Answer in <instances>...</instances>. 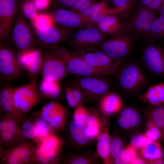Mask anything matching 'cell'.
Instances as JSON below:
<instances>
[{"instance_id":"1","label":"cell","mask_w":164,"mask_h":164,"mask_svg":"<svg viewBox=\"0 0 164 164\" xmlns=\"http://www.w3.org/2000/svg\"><path fill=\"white\" fill-rule=\"evenodd\" d=\"M17 52L33 50L37 48L36 37L31 26L19 8L9 38Z\"/></svg>"},{"instance_id":"2","label":"cell","mask_w":164,"mask_h":164,"mask_svg":"<svg viewBox=\"0 0 164 164\" xmlns=\"http://www.w3.org/2000/svg\"><path fill=\"white\" fill-rule=\"evenodd\" d=\"M116 76L118 86L126 92H133L140 90L147 83L142 67L135 63L124 64Z\"/></svg>"},{"instance_id":"3","label":"cell","mask_w":164,"mask_h":164,"mask_svg":"<svg viewBox=\"0 0 164 164\" xmlns=\"http://www.w3.org/2000/svg\"><path fill=\"white\" fill-rule=\"evenodd\" d=\"M76 53L88 64L103 72L106 76H116L124 64L121 61L111 58L100 49L91 48L77 50Z\"/></svg>"},{"instance_id":"4","label":"cell","mask_w":164,"mask_h":164,"mask_svg":"<svg viewBox=\"0 0 164 164\" xmlns=\"http://www.w3.org/2000/svg\"><path fill=\"white\" fill-rule=\"evenodd\" d=\"M52 48L63 60L68 73L80 77L106 76L103 72L88 64L76 52L59 46Z\"/></svg>"},{"instance_id":"5","label":"cell","mask_w":164,"mask_h":164,"mask_svg":"<svg viewBox=\"0 0 164 164\" xmlns=\"http://www.w3.org/2000/svg\"><path fill=\"white\" fill-rule=\"evenodd\" d=\"M37 80V77L27 84L13 88L15 105L22 113H28L40 101L41 95Z\"/></svg>"},{"instance_id":"6","label":"cell","mask_w":164,"mask_h":164,"mask_svg":"<svg viewBox=\"0 0 164 164\" xmlns=\"http://www.w3.org/2000/svg\"><path fill=\"white\" fill-rule=\"evenodd\" d=\"M37 46L46 50L59 46L67 40L71 32V28L62 26H50L33 29Z\"/></svg>"},{"instance_id":"7","label":"cell","mask_w":164,"mask_h":164,"mask_svg":"<svg viewBox=\"0 0 164 164\" xmlns=\"http://www.w3.org/2000/svg\"><path fill=\"white\" fill-rule=\"evenodd\" d=\"M45 50L43 63L39 73L42 78L60 82L68 73L65 63L53 48Z\"/></svg>"},{"instance_id":"8","label":"cell","mask_w":164,"mask_h":164,"mask_svg":"<svg viewBox=\"0 0 164 164\" xmlns=\"http://www.w3.org/2000/svg\"><path fill=\"white\" fill-rule=\"evenodd\" d=\"M100 49L111 58L122 61L130 53L133 47L131 35L125 32L105 40Z\"/></svg>"},{"instance_id":"9","label":"cell","mask_w":164,"mask_h":164,"mask_svg":"<svg viewBox=\"0 0 164 164\" xmlns=\"http://www.w3.org/2000/svg\"><path fill=\"white\" fill-rule=\"evenodd\" d=\"M23 70L18 61L17 53L8 45L0 44V73L5 81L18 80Z\"/></svg>"},{"instance_id":"10","label":"cell","mask_w":164,"mask_h":164,"mask_svg":"<svg viewBox=\"0 0 164 164\" xmlns=\"http://www.w3.org/2000/svg\"><path fill=\"white\" fill-rule=\"evenodd\" d=\"M19 2V0H0V44L9 39Z\"/></svg>"},{"instance_id":"11","label":"cell","mask_w":164,"mask_h":164,"mask_svg":"<svg viewBox=\"0 0 164 164\" xmlns=\"http://www.w3.org/2000/svg\"><path fill=\"white\" fill-rule=\"evenodd\" d=\"M105 36L97 28L88 26L73 33L71 43L78 48L77 50L95 48L105 40Z\"/></svg>"},{"instance_id":"12","label":"cell","mask_w":164,"mask_h":164,"mask_svg":"<svg viewBox=\"0 0 164 164\" xmlns=\"http://www.w3.org/2000/svg\"><path fill=\"white\" fill-rule=\"evenodd\" d=\"M101 77H80L75 79L73 83L81 90L84 97H101L111 87L110 83Z\"/></svg>"},{"instance_id":"13","label":"cell","mask_w":164,"mask_h":164,"mask_svg":"<svg viewBox=\"0 0 164 164\" xmlns=\"http://www.w3.org/2000/svg\"><path fill=\"white\" fill-rule=\"evenodd\" d=\"M142 58L145 67L151 73L157 76L164 77V51L153 44L144 48Z\"/></svg>"},{"instance_id":"14","label":"cell","mask_w":164,"mask_h":164,"mask_svg":"<svg viewBox=\"0 0 164 164\" xmlns=\"http://www.w3.org/2000/svg\"><path fill=\"white\" fill-rule=\"evenodd\" d=\"M157 16L155 11L139 4L132 16L125 23L126 32L135 36L141 37L142 29L146 22L153 21Z\"/></svg>"},{"instance_id":"15","label":"cell","mask_w":164,"mask_h":164,"mask_svg":"<svg viewBox=\"0 0 164 164\" xmlns=\"http://www.w3.org/2000/svg\"><path fill=\"white\" fill-rule=\"evenodd\" d=\"M61 144L60 139L52 135L44 138L40 141L36 151L38 160L43 163L50 162L56 156Z\"/></svg>"},{"instance_id":"16","label":"cell","mask_w":164,"mask_h":164,"mask_svg":"<svg viewBox=\"0 0 164 164\" xmlns=\"http://www.w3.org/2000/svg\"><path fill=\"white\" fill-rule=\"evenodd\" d=\"M48 13L56 25L71 28L82 27L84 24H87L78 13L64 8H57Z\"/></svg>"},{"instance_id":"17","label":"cell","mask_w":164,"mask_h":164,"mask_svg":"<svg viewBox=\"0 0 164 164\" xmlns=\"http://www.w3.org/2000/svg\"><path fill=\"white\" fill-rule=\"evenodd\" d=\"M33 152V148L30 145L22 144L10 150L5 157V161L9 164L28 163L32 158Z\"/></svg>"},{"instance_id":"18","label":"cell","mask_w":164,"mask_h":164,"mask_svg":"<svg viewBox=\"0 0 164 164\" xmlns=\"http://www.w3.org/2000/svg\"><path fill=\"white\" fill-rule=\"evenodd\" d=\"M138 99L150 106L164 105V82L149 87L138 96Z\"/></svg>"},{"instance_id":"19","label":"cell","mask_w":164,"mask_h":164,"mask_svg":"<svg viewBox=\"0 0 164 164\" xmlns=\"http://www.w3.org/2000/svg\"><path fill=\"white\" fill-rule=\"evenodd\" d=\"M123 102L119 95L109 91L101 96L99 107L101 111L107 115L116 113L122 108Z\"/></svg>"},{"instance_id":"20","label":"cell","mask_w":164,"mask_h":164,"mask_svg":"<svg viewBox=\"0 0 164 164\" xmlns=\"http://www.w3.org/2000/svg\"><path fill=\"white\" fill-rule=\"evenodd\" d=\"M96 26L97 28L106 35L114 36L126 32L125 23H122L115 14L107 15Z\"/></svg>"},{"instance_id":"21","label":"cell","mask_w":164,"mask_h":164,"mask_svg":"<svg viewBox=\"0 0 164 164\" xmlns=\"http://www.w3.org/2000/svg\"><path fill=\"white\" fill-rule=\"evenodd\" d=\"M141 120V115L137 111L132 108L127 107L122 111L117 123L121 128L130 130L138 127Z\"/></svg>"},{"instance_id":"22","label":"cell","mask_w":164,"mask_h":164,"mask_svg":"<svg viewBox=\"0 0 164 164\" xmlns=\"http://www.w3.org/2000/svg\"><path fill=\"white\" fill-rule=\"evenodd\" d=\"M90 21L96 25L101 23L107 15L122 12L124 11L115 8L108 7L105 2H96L91 6Z\"/></svg>"},{"instance_id":"23","label":"cell","mask_w":164,"mask_h":164,"mask_svg":"<svg viewBox=\"0 0 164 164\" xmlns=\"http://www.w3.org/2000/svg\"><path fill=\"white\" fill-rule=\"evenodd\" d=\"M13 88L8 86L1 87L0 91V105L6 113L23 119L22 113L17 109L14 102Z\"/></svg>"},{"instance_id":"24","label":"cell","mask_w":164,"mask_h":164,"mask_svg":"<svg viewBox=\"0 0 164 164\" xmlns=\"http://www.w3.org/2000/svg\"><path fill=\"white\" fill-rule=\"evenodd\" d=\"M38 87L41 95L48 98H56L61 92L59 82L43 78H42Z\"/></svg>"},{"instance_id":"25","label":"cell","mask_w":164,"mask_h":164,"mask_svg":"<svg viewBox=\"0 0 164 164\" xmlns=\"http://www.w3.org/2000/svg\"><path fill=\"white\" fill-rule=\"evenodd\" d=\"M71 136L77 143L84 145L87 143L90 139L86 125L73 121L69 125Z\"/></svg>"},{"instance_id":"26","label":"cell","mask_w":164,"mask_h":164,"mask_svg":"<svg viewBox=\"0 0 164 164\" xmlns=\"http://www.w3.org/2000/svg\"><path fill=\"white\" fill-rule=\"evenodd\" d=\"M111 140L108 133L104 132L98 137L97 150L99 156L106 164H109Z\"/></svg>"},{"instance_id":"27","label":"cell","mask_w":164,"mask_h":164,"mask_svg":"<svg viewBox=\"0 0 164 164\" xmlns=\"http://www.w3.org/2000/svg\"><path fill=\"white\" fill-rule=\"evenodd\" d=\"M140 154L145 159H151L164 156L163 149L158 141L150 140L140 150Z\"/></svg>"},{"instance_id":"28","label":"cell","mask_w":164,"mask_h":164,"mask_svg":"<svg viewBox=\"0 0 164 164\" xmlns=\"http://www.w3.org/2000/svg\"><path fill=\"white\" fill-rule=\"evenodd\" d=\"M64 90L68 105L71 108H74L79 105L84 97L81 90L73 82L66 84Z\"/></svg>"},{"instance_id":"29","label":"cell","mask_w":164,"mask_h":164,"mask_svg":"<svg viewBox=\"0 0 164 164\" xmlns=\"http://www.w3.org/2000/svg\"><path fill=\"white\" fill-rule=\"evenodd\" d=\"M42 49L36 48L32 52L31 59L26 70L28 76L33 79L37 77L42 66L43 61Z\"/></svg>"},{"instance_id":"30","label":"cell","mask_w":164,"mask_h":164,"mask_svg":"<svg viewBox=\"0 0 164 164\" xmlns=\"http://www.w3.org/2000/svg\"><path fill=\"white\" fill-rule=\"evenodd\" d=\"M146 120L145 125L144 134L149 140L158 141L164 139L161 132L154 122L150 112L148 108L146 111Z\"/></svg>"},{"instance_id":"31","label":"cell","mask_w":164,"mask_h":164,"mask_svg":"<svg viewBox=\"0 0 164 164\" xmlns=\"http://www.w3.org/2000/svg\"><path fill=\"white\" fill-rule=\"evenodd\" d=\"M164 39V16H157L152 22L149 39L153 41Z\"/></svg>"},{"instance_id":"32","label":"cell","mask_w":164,"mask_h":164,"mask_svg":"<svg viewBox=\"0 0 164 164\" xmlns=\"http://www.w3.org/2000/svg\"><path fill=\"white\" fill-rule=\"evenodd\" d=\"M92 4L91 0H78L72 6L73 10L76 11L77 13L83 19L87 24H91L90 15L91 6Z\"/></svg>"},{"instance_id":"33","label":"cell","mask_w":164,"mask_h":164,"mask_svg":"<svg viewBox=\"0 0 164 164\" xmlns=\"http://www.w3.org/2000/svg\"><path fill=\"white\" fill-rule=\"evenodd\" d=\"M62 106L60 103L55 101L47 103L43 107L40 111V118L48 123Z\"/></svg>"},{"instance_id":"34","label":"cell","mask_w":164,"mask_h":164,"mask_svg":"<svg viewBox=\"0 0 164 164\" xmlns=\"http://www.w3.org/2000/svg\"><path fill=\"white\" fill-rule=\"evenodd\" d=\"M151 106L148 109L152 118L164 137V105Z\"/></svg>"},{"instance_id":"35","label":"cell","mask_w":164,"mask_h":164,"mask_svg":"<svg viewBox=\"0 0 164 164\" xmlns=\"http://www.w3.org/2000/svg\"><path fill=\"white\" fill-rule=\"evenodd\" d=\"M86 125L90 138H94L98 137L101 128V123L97 117L93 115H89Z\"/></svg>"},{"instance_id":"36","label":"cell","mask_w":164,"mask_h":164,"mask_svg":"<svg viewBox=\"0 0 164 164\" xmlns=\"http://www.w3.org/2000/svg\"><path fill=\"white\" fill-rule=\"evenodd\" d=\"M19 4V7L22 14L26 19L32 21L39 14L38 11L32 0H23L20 2Z\"/></svg>"},{"instance_id":"37","label":"cell","mask_w":164,"mask_h":164,"mask_svg":"<svg viewBox=\"0 0 164 164\" xmlns=\"http://www.w3.org/2000/svg\"><path fill=\"white\" fill-rule=\"evenodd\" d=\"M39 14L31 22L33 29L50 26H56L51 15L48 13Z\"/></svg>"},{"instance_id":"38","label":"cell","mask_w":164,"mask_h":164,"mask_svg":"<svg viewBox=\"0 0 164 164\" xmlns=\"http://www.w3.org/2000/svg\"><path fill=\"white\" fill-rule=\"evenodd\" d=\"M4 117L7 122L8 130L15 137L21 134L20 123L22 119L7 113Z\"/></svg>"},{"instance_id":"39","label":"cell","mask_w":164,"mask_h":164,"mask_svg":"<svg viewBox=\"0 0 164 164\" xmlns=\"http://www.w3.org/2000/svg\"><path fill=\"white\" fill-rule=\"evenodd\" d=\"M66 117V110L63 106L56 113L48 124L55 129H61L64 125Z\"/></svg>"},{"instance_id":"40","label":"cell","mask_w":164,"mask_h":164,"mask_svg":"<svg viewBox=\"0 0 164 164\" xmlns=\"http://www.w3.org/2000/svg\"><path fill=\"white\" fill-rule=\"evenodd\" d=\"M21 134L25 138L37 140L34 124L29 121H26L22 123Z\"/></svg>"},{"instance_id":"41","label":"cell","mask_w":164,"mask_h":164,"mask_svg":"<svg viewBox=\"0 0 164 164\" xmlns=\"http://www.w3.org/2000/svg\"><path fill=\"white\" fill-rule=\"evenodd\" d=\"M47 122L41 118L34 123L35 126L37 140L40 141L50 135V132Z\"/></svg>"},{"instance_id":"42","label":"cell","mask_w":164,"mask_h":164,"mask_svg":"<svg viewBox=\"0 0 164 164\" xmlns=\"http://www.w3.org/2000/svg\"><path fill=\"white\" fill-rule=\"evenodd\" d=\"M89 115L88 111L85 107L79 105L76 107L74 110L73 120L86 125Z\"/></svg>"},{"instance_id":"43","label":"cell","mask_w":164,"mask_h":164,"mask_svg":"<svg viewBox=\"0 0 164 164\" xmlns=\"http://www.w3.org/2000/svg\"><path fill=\"white\" fill-rule=\"evenodd\" d=\"M122 141L119 138H115L111 141L110 156V163H113L114 160L117 157L122 149Z\"/></svg>"},{"instance_id":"44","label":"cell","mask_w":164,"mask_h":164,"mask_svg":"<svg viewBox=\"0 0 164 164\" xmlns=\"http://www.w3.org/2000/svg\"><path fill=\"white\" fill-rule=\"evenodd\" d=\"M150 140L144 133L138 134L132 137L129 144L137 150H140Z\"/></svg>"},{"instance_id":"45","label":"cell","mask_w":164,"mask_h":164,"mask_svg":"<svg viewBox=\"0 0 164 164\" xmlns=\"http://www.w3.org/2000/svg\"><path fill=\"white\" fill-rule=\"evenodd\" d=\"M34 50L23 52H17L18 61L23 70H26L29 65Z\"/></svg>"},{"instance_id":"46","label":"cell","mask_w":164,"mask_h":164,"mask_svg":"<svg viewBox=\"0 0 164 164\" xmlns=\"http://www.w3.org/2000/svg\"><path fill=\"white\" fill-rule=\"evenodd\" d=\"M35 7L39 11L47 9L52 2L51 0H32Z\"/></svg>"},{"instance_id":"47","label":"cell","mask_w":164,"mask_h":164,"mask_svg":"<svg viewBox=\"0 0 164 164\" xmlns=\"http://www.w3.org/2000/svg\"><path fill=\"white\" fill-rule=\"evenodd\" d=\"M152 21L148 20L144 25L142 31L141 37L145 40L149 39Z\"/></svg>"},{"instance_id":"48","label":"cell","mask_w":164,"mask_h":164,"mask_svg":"<svg viewBox=\"0 0 164 164\" xmlns=\"http://www.w3.org/2000/svg\"><path fill=\"white\" fill-rule=\"evenodd\" d=\"M78 0H54L55 2L63 8H69L72 7L73 4Z\"/></svg>"},{"instance_id":"49","label":"cell","mask_w":164,"mask_h":164,"mask_svg":"<svg viewBox=\"0 0 164 164\" xmlns=\"http://www.w3.org/2000/svg\"><path fill=\"white\" fill-rule=\"evenodd\" d=\"M0 136L2 139L6 142H11L15 137L12 133L8 130L0 132Z\"/></svg>"},{"instance_id":"50","label":"cell","mask_w":164,"mask_h":164,"mask_svg":"<svg viewBox=\"0 0 164 164\" xmlns=\"http://www.w3.org/2000/svg\"><path fill=\"white\" fill-rule=\"evenodd\" d=\"M164 1V0H152L148 8L152 11L158 10Z\"/></svg>"},{"instance_id":"51","label":"cell","mask_w":164,"mask_h":164,"mask_svg":"<svg viewBox=\"0 0 164 164\" xmlns=\"http://www.w3.org/2000/svg\"><path fill=\"white\" fill-rule=\"evenodd\" d=\"M147 164H164V156L159 158L151 159H146Z\"/></svg>"},{"instance_id":"52","label":"cell","mask_w":164,"mask_h":164,"mask_svg":"<svg viewBox=\"0 0 164 164\" xmlns=\"http://www.w3.org/2000/svg\"><path fill=\"white\" fill-rule=\"evenodd\" d=\"M147 164L145 159L137 156L132 161L131 164Z\"/></svg>"},{"instance_id":"53","label":"cell","mask_w":164,"mask_h":164,"mask_svg":"<svg viewBox=\"0 0 164 164\" xmlns=\"http://www.w3.org/2000/svg\"><path fill=\"white\" fill-rule=\"evenodd\" d=\"M71 164H87V160L84 158H79L73 160L71 162Z\"/></svg>"},{"instance_id":"54","label":"cell","mask_w":164,"mask_h":164,"mask_svg":"<svg viewBox=\"0 0 164 164\" xmlns=\"http://www.w3.org/2000/svg\"><path fill=\"white\" fill-rule=\"evenodd\" d=\"M7 126L6 121L4 118L0 121V132L7 130Z\"/></svg>"},{"instance_id":"55","label":"cell","mask_w":164,"mask_h":164,"mask_svg":"<svg viewBox=\"0 0 164 164\" xmlns=\"http://www.w3.org/2000/svg\"><path fill=\"white\" fill-rule=\"evenodd\" d=\"M152 0H139L140 4L148 8L150 5Z\"/></svg>"},{"instance_id":"56","label":"cell","mask_w":164,"mask_h":164,"mask_svg":"<svg viewBox=\"0 0 164 164\" xmlns=\"http://www.w3.org/2000/svg\"><path fill=\"white\" fill-rule=\"evenodd\" d=\"M158 11L160 15L164 16V1Z\"/></svg>"},{"instance_id":"57","label":"cell","mask_w":164,"mask_h":164,"mask_svg":"<svg viewBox=\"0 0 164 164\" xmlns=\"http://www.w3.org/2000/svg\"><path fill=\"white\" fill-rule=\"evenodd\" d=\"M129 2L135 3L136 2V0H127Z\"/></svg>"},{"instance_id":"58","label":"cell","mask_w":164,"mask_h":164,"mask_svg":"<svg viewBox=\"0 0 164 164\" xmlns=\"http://www.w3.org/2000/svg\"><path fill=\"white\" fill-rule=\"evenodd\" d=\"M52 0V2L54 0Z\"/></svg>"}]
</instances>
